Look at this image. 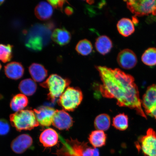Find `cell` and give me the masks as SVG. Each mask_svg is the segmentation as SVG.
I'll list each match as a JSON object with an SVG mask.
<instances>
[{
    "label": "cell",
    "instance_id": "3",
    "mask_svg": "<svg viewBox=\"0 0 156 156\" xmlns=\"http://www.w3.org/2000/svg\"><path fill=\"white\" fill-rule=\"evenodd\" d=\"M63 146L56 151V156H94L95 148L77 140H63Z\"/></svg>",
    "mask_w": 156,
    "mask_h": 156
},
{
    "label": "cell",
    "instance_id": "25",
    "mask_svg": "<svg viewBox=\"0 0 156 156\" xmlns=\"http://www.w3.org/2000/svg\"><path fill=\"white\" fill-rule=\"evenodd\" d=\"M142 62L149 66L156 65V48H151L147 49L142 56Z\"/></svg>",
    "mask_w": 156,
    "mask_h": 156
},
{
    "label": "cell",
    "instance_id": "28",
    "mask_svg": "<svg viewBox=\"0 0 156 156\" xmlns=\"http://www.w3.org/2000/svg\"><path fill=\"white\" fill-rule=\"evenodd\" d=\"M12 57V46L9 44H0V60L3 63H7Z\"/></svg>",
    "mask_w": 156,
    "mask_h": 156
},
{
    "label": "cell",
    "instance_id": "7",
    "mask_svg": "<svg viewBox=\"0 0 156 156\" xmlns=\"http://www.w3.org/2000/svg\"><path fill=\"white\" fill-rule=\"evenodd\" d=\"M127 7L135 16L156 15V0L126 1Z\"/></svg>",
    "mask_w": 156,
    "mask_h": 156
},
{
    "label": "cell",
    "instance_id": "5",
    "mask_svg": "<svg viewBox=\"0 0 156 156\" xmlns=\"http://www.w3.org/2000/svg\"><path fill=\"white\" fill-rule=\"evenodd\" d=\"M70 83L71 81L69 79H64L56 74H52L40 85L48 89V98L54 101L61 96L66 88L69 86Z\"/></svg>",
    "mask_w": 156,
    "mask_h": 156
},
{
    "label": "cell",
    "instance_id": "8",
    "mask_svg": "<svg viewBox=\"0 0 156 156\" xmlns=\"http://www.w3.org/2000/svg\"><path fill=\"white\" fill-rule=\"evenodd\" d=\"M136 146L138 152L141 151L144 156H156V133L154 130L149 128L146 135L138 138Z\"/></svg>",
    "mask_w": 156,
    "mask_h": 156
},
{
    "label": "cell",
    "instance_id": "2",
    "mask_svg": "<svg viewBox=\"0 0 156 156\" xmlns=\"http://www.w3.org/2000/svg\"><path fill=\"white\" fill-rule=\"evenodd\" d=\"M54 25L51 23L36 24L26 32L25 46L34 51H40L49 42Z\"/></svg>",
    "mask_w": 156,
    "mask_h": 156
},
{
    "label": "cell",
    "instance_id": "32",
    "mask_svg": "<svg viewBox=\"0 0 156 156\" xmlns=\"http://www.w3.org/2000/svg\"><path fill=\"white\" fill-rule=\"evenodd\" d=\"M4 1H0V5H1L4 2Z\"/></svg>",
    "mask_w": 156,
    "mask_h": 156
},
{
    "label": "cell",
    "instance_id": "9",
    "mask_svg": "<svg viewBox=\"0 0 156 156\" xmlns=\"http://www.w3.org/2000/svg\"><path fill=\"white\" fill-rule=\"evenodd\" d=\"M142 105L146 114L156 120V83L147 87L143 97Z\"/></svg>",
    "mask_w": 156,
    "mask_h": 156
},
{
    "label": "cell",
    "instance_id": "4",
    "mask_svg": "<svg viewBox=\"0 0 156 156\" xmlns=\"http://www.w3.org/2000/svg\"><path fill=\"white\" fill-rule=\"evenodd\" d=\"M10 121L17 131L33 129L40 125L34 111L23 110L9 116Z\"/></svg>",
    "mask_w": 156,
    "mask_h": 156
},
{
    "label": "cell",
    "instance_id": "22",
    "mask_svg": "<svg viewBox=\"0 0 156 156\" xmlns=\"http://www.w3.org/2000/svg\"><path fill=\"white\" fill-rule=\"evenodd\" d=\"M28 104V98L24 94H19L15 95L11 99L10 106L15 112L23 110Z\"/></svg>",
    "mask_w": 156,
    "mask_h": 156
},
{
    "label": "cell",
    "instance_id": "30",
    "mask_svg": "<svg viewBox=\"0 0 156 156\" xmlns=\"http://www.w3.org/2000/svg\"><path fill=\"white\" fill-rule=\"evenodd\" d=\"M49 3L53 7L56 9L62 10L63 9V6L64 5L65 1H48Z\"/></svg>",
    "mask_w": 156,
    "mask_h": 156
},
{
    "label": "cell",
    "instance_id": "26",
    "mask_svg": "<svg viewBox=\"0 0 156 156\" xmlns=\"http://www.w3.org/2000/svg\"><path fill=\"white\" fill-rule=\"evenodd\" d=\"M112 122V126L116 129L124 131L128 128V116L124 113L119 114L113 118Z\"/></svg>",
    "mask_w": 156,
    "mask_h": 156
},
{
    "label": "cell",
    "instance_id": "33",
    "mask_svg": "<svg viewBox=\"0 0 156 156\" xmlns=\"http://www.w3.org/2000/svg\"><path fill=\"white\" fill-rule=\"evenodd\" d=\"M2 68V65L1 63H0V70H1Z\"/></svg>",
    "mask_w": 156,
    "mask_h": 156
},
{
    "label": "cell",
    "instance_id": "11",
    "mask_svg": "<svg viewBox=\"0 0 156 156\" xmlns=\"http://www.w3.org/2000/svg\"><path fill=\"white\" fill-rule=\"evenodd\" d=\"M73 118L64 110H56L52 124L60 130H68L73 126Z\"/></svg>",
    "mask_w": 156,
    "mask_h": 156
},
{
    "label": "cell",
    "instance_id": "1",
    "mask_svg": "<svg viewBox=\"0 0 156 156\" xmlns=\"http://www.w3.org/2000/svg\"><path fill=\"white\" fill-rule=\"evenodd\" d=\"M96 67L102 83L99 89L102 96L116 99L119 106L134 109L137 114L147 119L142 108V100L134 77L118 68Z\"/></svg>",
    "mask_w": 156,
    "mask_h": 156
},
{
    "label": "cell",
    "instance_id": "29",
    "mask_svg": "<svg viewBox=\"0 0 156 156\" xmlns=\"http://www.w3.org/2000/svg\"><path fill=\"white\" fill-rule=\"evenodd\" d=\"M10 126L8 122L5 119H0V136H5L9 133Z\"/></svg>",
    "mask_w": 156,
    "mask_h": 156
},
{
    "label": "cell",
    "instance_id": "23",
    "mask_svg": "<svg viewBox=\"0 0 156 156\" xmlns=\"http://www.w3.org/2000/svg\"><path fill=\"white\" fill-rule=\"evenodd\" d=\"M19 88L23 94L30 96L34 95L36 92L37 85L34 80L27 79L21 82L19 85Z\"/></svg>",
    "mask_w": 156,
    "mask_h": 156
},
{
    "label": "cell",
    "instance_id": "13",
    "mask_svg": "<svg viewBox=\"0 0 156 156\" xmlns=\"http://www.w3.org/2000/svg\"><path fill=\"white\" fill-rule=\"evenodd\" d=\"M33 142L32 138L28 134H21L12 142L11 148L15 153L22 154L32 146Z\"/></svg>",
    "mask_w": 156,
    "mask_h": 156
},
{
    "label": "cell",
    "instance_id": "15",
    "mask_svg": "<svg viewBox=\"0 0 156 156\" xmlns=\"http://www.w3.org/2000/svg\"><path fill=\"white\" fill-rule=\"evenodd\" d=\"M5 75L9 79L18 80L23 77L24 69L21 63L17 62H12L5 66Z\"/></svg>",
    "mask_w": 156,
    "mask_h": 156
},
{
    "label": "cell",
    "instance_id": "14",
    "mask_svg": "<svg viewBox=\"0 0 156 156\" xmlns=\"http://www.w3.org/2000/svg\"><path fill=\"white\" fill-rule=\"evenodd\" d=\"M58 140L57 132L52 128L44 130L40 136V142L45 147H53L57 144Z\"/></svg>",
    "mask_w": 156,
    "mask_h": 156
},
{
    "label": "cell",
    "instance_id": "31",
    "mask_svg": "<svg viewBox=\"0 0 156 156\" xmlns=\"http://www.w3.org/2000/svg\"><path fill=\"white\" fill-rule=\"evenodd\" d=\"M64 11L66 15H70L73 14V9L72 8L70 7H67L66 8Z\"/></svg>",
    "mask_w": 156,
    "mask_h": 156
},
{
    "label": "cell",
    "instance_id": "6",
    "mask_svg": "<svg viewBox=\"0 0 156 156\" xmlns=\"http://www.w3.org/2000/svg\"><path fill=\"white\" fill-rule=\"evenodd\" d=\"M82 92L78 88L68 87L59 97L58 104L63 110L73 112L83 101Z\"/></svg>",
    "mask_w": 156,
    "mask_h": 156
},
{
    "label": "cell",
    "instance_id": "21",
    "mask_svg": "<svg viewBox=\"0 0 156 156\" xmlns=\"http://www.w3.org/2000/svg\"><path fill=\"white\" fill-rule=\"evenodd\" d=\"M106 134L102 130H96L91 132L90 134L89 140L94 148L100 147L106 144Z\"/></svg>",
    "mask_w": 156,
    "mask_h": 156
},
{
    "label": "cell",
    "instance_id": "12",
    "mask_svg": "<svg viewBox=\"0 0 156 156\" xmlns=\"http://www.w3.org/2000/svg\"><path fill=\"white\" fill-rule=\"evenodd\" d=\"M117 62L119 65L123 69H130L135 67L137 63V58L133 51L125 49L119 53Z\"/></svg>",
    "mask_w": 156,
    "mask_h": 156
},
{
    "label": "cell",
    "instance_id": "24",
    "mask_svg": "<svg viewBox=\"0 0 156 156\" xmlns=\"http://www.w3.org/2000/svg\"><path fill=\"white\" fill-rule=\"evenodd\" d=\"M111 124L110 117L108 115L103 114L98 116L94 120V124L97 130L104 131L108 130Z\"/></svg>",
    "mask_w": 156,
    "mask_h": 156
},
{
    "label": "cell",
    "instance_id": "20",
    "mask_svg": "<svg viewBox=\"0 0 156 156\" xmlns=\"http://www.w3.org/2000/svg\"><path fill=\"white\" fill-rule=\"evenodd\" d=\"M117 28L119 34L125 37L130 36L135 31L133 21L126 18L120 19L117 24Z\"/></svg>",
    "mask_w": 156,
    "mask_h": 156
},
{
    "label": "cell",
    "instance_id": "16",
    "mask_svg": "<svg viewBox=\"0 0 156 156\" xmlns=\"http://www.w3.org/2000/svg\"><path fill=\"white\" fill-rule=\"evenodd\" d=\"M53 13L52 6L48 2H41L35 9V14L41 20H46L51 18Z\"/></svg>",
    "mask_w": 156,
    "mask_h": 156
},
{
    "label": "cell",
    "instance_id": "10",
    "mask_svg": "<svg viewBox=\"0 0 156 156\" xmlns=\"http://www.w3.org/2000/svg\"><path fill=\"white\" fill-rule=\"evenodd\" d=\"M56 110L52 107L41 106L34 109V111L39 124L42 126L48 127L52 124Z\"/></svg>",
    "mask_w": 156,
    "mask_h": 156
},
{
    "label": "cell",
    "instance_id": "17",
    "mask_svg": "<svg viewBox=\"0 0 156 156\" xmlns=\"http://www.w3.org/2000/svg\"><path fill=\"white\" fill-rule=\"evenodd\" d=\"M51 38L56 44L63 46L69 43L71 35L69 31L65 28H57L52 33Z\"/></svg>",
    "mask_w": 156,
    "mask_h": 156
},
{
    "label": "cell",
    "instance_id": "27",
    "mask_svg": "<svg viewBox=\"0 0 156 156\" xmlns=\"http://www.w3.org/2000/svg\"><path fill=\"white\" fill-rule=\"evenodd\" d=\"M93 47L91 42L87 39L80 41L76 47V50L80 54L87 56L92 52Z\"/></svg>",
    "mask_w": 156,
    "mask_h": 156
},
{
    "label": "cell",
    "instance_id": "19",
    "mask_svg": "<svg viewBox=\"0 0 156 156\" xmlns=\"http://www.w3.org/2000/svg\"><path fill=\"white\" fill-rule=\"evenodd\" d=\"M95 47L98 52L102 55H105L112 50V42L108 37L102 35L97 39Z\"/></svg>",
    "mask_w": 156,
    "mask_h": 156
},
{
    "label": "cell",
    "instance_id": "18",
    "mask_svg": "<svg viewBox=\"0 0 156 156\" xmlns=\"http://www.w3.org/2000/svg\"><path fill=\"white\" fill-rule=\"evenodd\" d=\"M29 71L33 80L37 82L43 81L48 75L47 70L40 64H31L29 68Z\"/></svg>",
    "mask_w": 156,
    "mask_h": 156
}]
</instances>
